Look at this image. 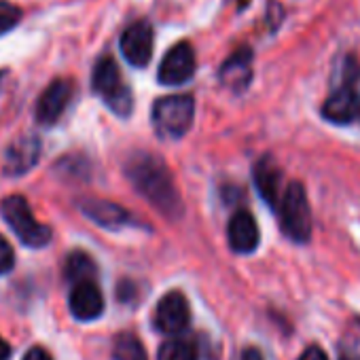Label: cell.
Wrapping results in <instances>:
<instances>
[{"instance_id":"cell-1","label":"cell","mask_w":360,"mask_h":360,"mask_svg":"<svg viewBox=\"0 0 360 360\" xmlns=\"http://www.w3.org/2000/svg\"><path fill=\"white\" fill-rule=\"evenodd\" d=\"M125 174L134 189L153 206L157 208L163 217L167 219H178L183 212V202L176 191V185L172 180V174L167 165L148 153L134 155L125 163Z\"/></svg>"},{"instance_id":"cell-2","label":"cell","mask_w":360,"mask_h":360,"mask_svg":"<svg viewBox=\"0 0 360 360\" xmlns=\"http://www.w3.org/2000/svg\"><path fill=\"white\" fill-rule=\"evenodd\" d=\"M278 219L282 233L297 242L305 244L311 238V210L307 202V193L301 183L292 180V183L284 189L280 204H278Z\"/></svg>"},{"instance_id":"cell-3","label":"cell","mask_w":360,"mask_h":360,"mask_svg":"<svg viewBox=\"0 0 360 360\" xmlns=\"http://www.w3.org/2000/svg\"><path fill=\"white\" fill-rule=\"evenodd\" d=\"M195 115V100L187 94L165 96L153 104V127L161 138L178 140L183 138L191 125Z\"/></svg>"},{"instance_id":"cell-4","label":"cell","mask_w":360,"mask_h":360,"mask_svg":"<svg viewBox=\"0 0 360 360\" xmlns=\"http://www.w3.org/2000/svg\"><path fill=\"white\" fill-rule=\"evenodd\" d=\"M91 87L115 115L119 117L131 115V108H134L131 89L123 81L121 70L110 56H104L98 60L94 75H91Z\"/></svg>"},{"instance_id":"cell-5","label":"cell","mask_w":360,"mask_h":360,"mask_svg":"<svg viewBox=\"0 0 360 360\" xmlns=\"http://www.w3.org/2000/svg\"><path fill=\"white\" fill-rule=\"evenodd\" d=\"M0 214L13 229V233L22 240V244L30 248H43L51 240V229L37 221L30 204L22 195H9L0 204Z\"/></svg>"},{"instance_id":"cell-6","label":"cell","mask_w":360,"mask_h":360,"mask_svg":"<svg viewBox=\"0 0 360 360\" xmlns=\"http://www.w3.org/2000/svg\"><path fill=\"white\" fill-rule=\"evenodd\" d=\"M195 75V51L189 43H178L174 45L161 60L157 79L161 85L176 87L187 83Z\"/></svg>"},{"instance_id":"cell-7","label":"cell","mask_w":360,"mask_h":360,"mask_svg":"<svg viewBox=\"0 0 360 360\" xmlns=\"http://www.w3.org/2000/svg\"><path fill=\"white\" fill-rule=\"evenodd\" d=\"M189 318V301L178 290H169L167 295H163L155 307V326L163 335H180L183 330H187Z\"/></svg>"},{"instance_id":"cell-8","label":"cell","mask_w":360,"mask_h":360,"mask_svg":"<svg viewBox=\"0 0 360 360\" xmlns=\"http://www.w3.org/2000/svg\"><path fill=\"white\" fill-rule=\"evenodd\" d=\"M119 47H121V56L131 66H136V68L148 66V62L153 58V26L146 20L134 22L121 34Z\"/></svg>"},{"instance_id":"cell-9","label":"cell","mask_w":360,"mask_h":360,"mask_svg":"<svg viewBox=\"0 0 360 360\" xmlns=\"http://www.w3.org/2000/svg\"><path fill=\"white\" fill-rule=\"evenodd\" d=\"M75 96V83L70 79H56L41 94L37 102V121L41 125H53L68 108Z\"/></svg>"},{"instance_id":"cell-10","label":"cell","mask_w":360,"mask_h":360,"mask_svg":"<svg viewBox=\"0 0 360 360\" xmlns=\"http://www.w3.org/2000/svg\"><path fill=\"white\" fill-rule=\"evenodd\" d=\"M322 117L335 125H347L360 117V98L354 85H339L322 104Z\"/></svg>"},{"instance_id":"cell-11","label":"cell","mask_w":360,"mask_h":360,"mask_svg":"<svg viewBox=\"0 0 360 360\" xmlns=\"http://www.w3.org/2000/svg\"><path fill=\"white\" fill-rule=\"evenodd\" d=\"M70 314L81 320V322H91L102 316L104 311V297L102 290L94 280L89 282H79L72 286L70 297H68Z\"/></svg>"},{"instance_id":"cell-12","label":"cell","mask_w":360,"mask_h":360,"mask_svg":"<svg viewBox=\"0 0 360 360\" xmlns=\"http://www.w3.org/2000/svg\"><path fill=\"white\" fill-rule=\"evenodd\" d=\"M229 246L238 255H250L259 248V225L248 210H238L227 225Z\"/></svg>"},{"instance_id":"cell-13","label":"cell","mask_w":360,"mask_h":360,"mask_svg":"<svg viewBox=\"0 0 360 360\" xmlns=\"http://www.w3.org/2000/svg\"><path fill=\"white\" fill-rule=\"evenodd\" d=\"M219 79L229 89L244 91L252 79V51L248 47H242L233 56H229L219 70Z\"/></svg>"},{"instance_id":"cell-14","label":"cell","mask_w":360,"mask_h":360,"mask_svg":"<svg viewBox=\"0 0 360 360\" xmlns=\"http://www.w3.org/2000/svg\"><path fill=\"white\" fill-rule=\"evenodd\" d=\"M79 208L83 210V214L87 219H91L96 225L106 227V229H119L129 225L131 217L125 208H121L119 204L106 202V200H83L79 202Z\"/></svg>"},{"instance_id":"cell-15","label":"cell","mask_w":360,"mask_h":360,"mask_svg":"<svg viewBox=\"0 0 360 360\" xmlns=\"http://www.w3.org/2000/svg\"><path fill=\"white\" fill-rule=\"evenodd\" d=\"M41 155V144L37 138H20L15 140L5 155V172L7 174H26Z\"/></svg>"},{"instance_id":"cell-16","label":"cell","mask_w":360,"mask_h":360,"mask_svg":"<svg viewBox=\"0 0 360 360\" xmlns=\"http://www.w3.org/2000/svg\"><path fill=\"white\" fill-rule=\"evenodd\" d=\"M280 180H282V172L269 157H263L255 165V185H257L261 198L269 204V208H278L280 198L284 193V191H280Z\"/></svg>"},{"instance_id":"cell-17","label":"cell","mask_w":360,"mask_h":360,"mask_svg":"<svg viewBox=\"0 0 360 360\" xmlns=\"http://www.w3.org/2000/svg\"><path fill=\"white\" fill-rule=\"evenodd\" d=\"M64 271H66V278H68L72 284L89 282V280H94V276H96V263H94V261L89 259V255H85V252H72V255H68V259H66Z\"/></svg>"},{"instance_id":"cell-18","label":"cell","mask_w":360,"mask_h":360,"mask_svg":"<svg viewBox=\"0 0 360 360\" xmlns=\"http://www.w3.org/2000/svg\"><path fill=\"white\" fill-rule=\"evenodd\" d=\"M112 358L115 360H148L142 341L131 333H121V335L115 337Z\"/></svg>"},{"instance_id":"cell-19","label":"cell","mask_w":360,"mask_h":360,"mask_svg":"<svg viewBox=\"0 0 360 360\" xmlns=\"http://www.w3.org/2000/svg\"><path fill=\"white\" fill-rule=\"evenodd\" d=\"M157 360H198V347L189 339H169L159 347Z\"/></svg>"},{"instance_id":"cell-20","label":"cell","mask_w":360,"mask_h":360,"mask_svg":"<svg viewBox=\"0 0 360 360\" xmlns=\"http://www.w3.org/2000/svg\"><path fill=\"white\" fill-rule=\"evenodd\" d=\"M24 18V11L9 3V0H0V37H5L7 32H11Z\"/></svg>"},{"instance_id":"cell-21","label":"cell","mask_w":360,"mask_h":360,"mask_svg":"<svg viewBox=\"0 0 360 360\" xmlns=\"http://www.w3.org/2000/svg\"><path fill=\"white\" fill-rule=\"evenodd\" d=\"M15 265V255H13V248L11 244L0 236V276H5L13 269Z\"/></svg>"},{"instance_id":"cell-22","label":"cell","mask_w":360,"mask_h":360,"mask_svg":"<svg viewBox=\"0 0 360 360\" xmlns=\"http://www.w3.org/2000/svg\"><path fill=\"white\" fill-rule=\"evenodd\" d=\"M299 360H328L326 352L318 345H309L303 349V354L299 356Z\"/></svg>"},{"instance_id":"cell-23","label":"cell","mask_w":360,"mask_h":360,"mask_svg":"<svg viewBox=\"0 0 360 360\" xmlns=\"http://www.w3.org/2000/svg\"><path fill=\"white\" fill-rule=\"evenodd\" d=\"M22 360H51V356H49V352H47L45 347L34 345V347H30V349L26 352V356H24Z\"/></svg>"},{"instance_id":"cell-24","label":"cell","mask_w":360,"mask_h":360,"mask_svg":"<svg viewBox=\"0 0 360 360\" xmlns=\"http://www.w3.org/2000/svg\"><path fill=\"white\" fill-rule=\"evenodd\" d=\"M240 360H263V356H261V352L257 347H246L242 352V358Z\"/></svg>"},{"instance_id":"cell-25","label":"cell","mask_w":360,"mask_h":360,"mask_svg":"<svg viewBox=\"0 0 360 360\" xmlns=\"http://www.w3.org/2000/svg\"><path fill=\"white\" fill-rule=\"evenodd\" d=\"M11 358V345L0 337V360H9Z\"/></svg>"},{"instance_id":"cell-26","label":"cell","mask_w":360,"mask_h":360,"mask_svg":"<svg viewBox=\"0 0 360 360\" xmlns=\"http://www.w3.org/2000/svg\"><path fill=\"white\" fill-rule=\"evenodd\" d=\"M339 360H354V358H349V356H341Z\"/></svg>"}]
</instances>
